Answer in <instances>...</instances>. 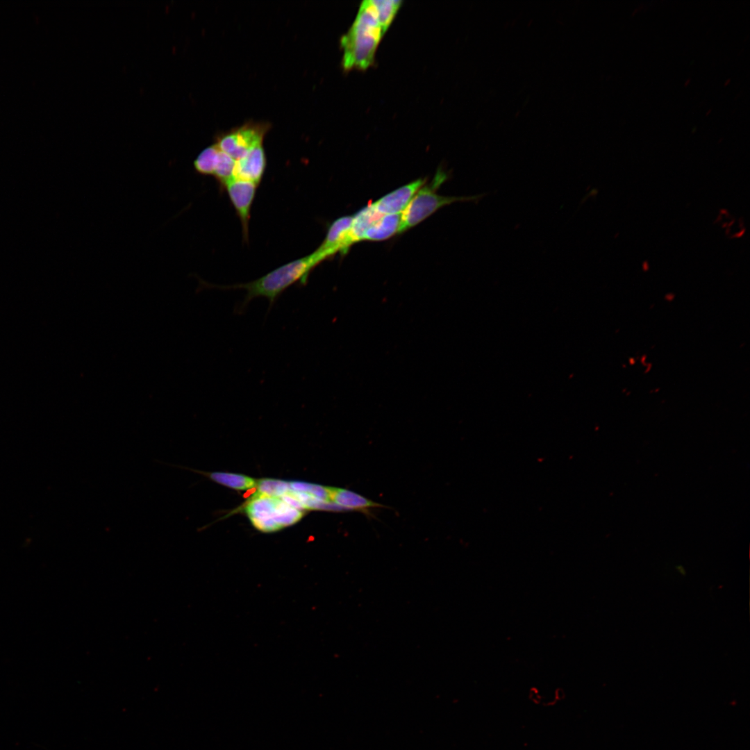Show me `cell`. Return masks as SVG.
I'll return each instance as SVG.
<instances>
[{
    "mask_svg": "<svg viewBox=\"0 0 750 750\" xmlns=\"http://www.w3.org/2000/svg\"><path fill=\"white\" fill-rule=\"evenodd\" d=\"M267 165L262 145L250 150L245 156L235 160L234 178L259 184Z\"/></svg>",
    "mask_w": 750,
    "mask_h": 750,
    "instance_id": "ba28073f",
    "label": "cell"
},
{
    "mask_svg": "<svg viewBox=\"0 0 750 750\" xmlns=\"http://www.w3.org/2000/svg\"><path fill=\"white\" fill-rule=\"evenodd\" d=\"M445 172L439 170L432 181L424 185L415 193L401 214L399 233L414 227L441 207L456 201L477 200L482 195L446 197L437 194L438 188L446 181Z\"/></svg>",
    "mask_w": 750,
    "mask_h": 750,
    "instance_id": "3957f363",
    "label": "cell"
},
{
    "mask_svg": "<svg viewBox=\"0 0 750 750\" xmlns=\"http://www.w3.org/2000/svg\"><path fill=\"white\" fill-rule=\"evenodd\" d=\"M245 512L253 525L265 533L276 531L297 522L303 515L280 497H252L246 504Z\"/></svg>",
    "mask_w": 750,
    "mask_h": 750,
    "instance_id": "277c9868",
    "label": "cell"
},
{
    "mask_svg": "<svg viewBox=\"0 0 750 750\" xmlns=\"http://www.w3.org/2000/svg\"><path fill=\"white\" fill-rule=\"evenodd\" d=\"M400 226L401 214L383 215L367 230L363 240L379 241L388 239L394 234L399 233Z\"/></svg>",
    "mask_w": 750,
    "mask_h": 750,
    "instance_id": "7c38bea8",
    "label": "cell"
},
{
    "mask_svg": "<svg viewBox=\"0 0 750 750\" xmlns=\"http://www.w3.org/2000/svg\"><path fill=\"white\" fill-rule=\"evenodd\" d=\"M384 33L372 0L363 1L352 25L340 40L344 69H365L372 65Z\"/></svg>",
    "mask_w": 750,
    "mask_h": 750,
    "instance_id": "7a4b0ae2",
    "label": "cell"
},
{
    "mask_svg": "<svg viewBox=\"0 0 750 750\" xmlns=\"http://www.w3.org/2000/svg\"><path fill=\"white\" fill-rule=\"evenodd\" d=\"M290 490L310 494L326 503L330 501L328 487L299 481L289 482Z\"/></svg>",
    "mask_w": 750,
    "mask_h": 750,
    "instance_id": "ac0fdd59",
    "label": "cell"
},
{
    "mask_svg": "<svg viewBox=\"0 0 750 750\" xmlns=\"http://www.w3.org/2000/svg\"><path fill=\"white\" fill-rule=\"evenodd\" d=\"M266 131L265 125L244 124L219 136L215 144L236 160L254 147L261 145Z\"/></svg>",
    "mask_w": 750,
    "mask_h": 750,
    "instance_id": "5b68a950",
    "label": "cell"
},
{
    "mask_svg": "<svg viewBox=\"0 0 750 750\" xmlns=\"http://www.w3.org/2000/svg\"><path fill=\"white\" fill-rule=\"evenodd\" d=\"M167 465H170L172 467L173 466L174 467H177V468L178 467V468L185 469H188V470L190 469V470L193 471L194 472L201 474H203L204 476H208L209 478L214 481L215 482H217V483H218L219 484L228 486L229 488H233V489H235V490L250 489V488H252L255 487L256 485V480H254L253 478H252L251 477H249V476H244V475H242V474H231V473H225V472H208V473H206V472H201V471H199V470H194V469H189V468H187L185 467L180 466V465H172V464H167Z\"/></svg>",
    "mask_w": 750,
    "mask_h": 750,
    "instance_id": "4fadbf2b",
    "label": "cell"
},
{
    "mask_svg": "<svg viewBox=\"0 0 750 750\" xmlns=\"http://www.w3.org/2000/svg\"><path fill=\"white\" fill-rule=\"evenodd\" d=\"M375 6L381 26L384 33L387 31L398 10L401 1L399 0H372Z\"/></svg>",
    "mask_w": 750,
    "mask_h": 750,
    "instance_id": "e0dca14e",
    "label": "cell"
},
{
    "mask_svg": "<svg viewBox=\"0 0 750 750\" xmlns=\"http://www.w3.org/2000/svg\"><path fill=\"white\" fill-rule=\"evenodd\" d=\"M219 152L215 144L204 149L194 161L195 172L203 176H213Z\"/></svg>",
    "mask_w": 750,
    "mask_h": 750,
    "instance_id": "5bb4252c",
    "label": "cell"
},
{
    "mask_svg": "<svg viewBox=\"0 0 750 750\" xmlns=\"http://www.w3.org/2000/svg\"><path fill=\"white\" fill-rule=\"evenodd\" d=\"M425 184V179H417L382 197L373 203L381 215H399L406 208L415 193Z\"/></svg>",
    "mask_w": 750,
    "mask_h": 750,
    "instance_id": "52a82bcc",
    "label": "cell"
},
{
    "mask_svg": "<svg viewBox=\"0 0 750 750\" xmlns=\"http://www.w3.org/2000/svg\"><path fill=\"white\" fill-rule=\"evenodd\" d=\"M330 501L344 510L366 511L381 505L347 489L328 487Z\"/></svg>",
    "mask_w": 750,
    "mask_h": 750,
    "instance_id": "8fae6325",
    "label": "cell"
},
{
    "mask_svg": "<svg viewBox=\"0 0 750 750\" xmlns=\"http://www.w3.org/2000/svg\"><path fill=\"white\" fill-rule=\"evenodd\" d=\"M383 215L375 208L373 203L366 206L352 217V221L348 232L345 249L347 252L353 244L363 240L365 232Z\"/></svg>",
    "mask_w": 750,
    "mask_h": 750,
    "instance_id": "30bf717a",
    "label": "cell"
},
{
    "mask_svg": "<svg viewBox=\"0 0 750 750\" xmlns=\"http://www.w3.org/2000/svg\"><path fill=\"white\" fill-rule=\"evenodd\" d=\"M258 184L244 180L233 178L224 188L240 220L244 240L249 239V223L251 208L253 201Z\"/></svg>",
    "mask_w": 750,
    "mask_h": 750,
    "instance_id": "8992f818",
    "label": "cell"
},
{
    "mask_svg": "<svg viewBox=\"0 0 750 750\" xmlns=\"http://www.w3.org/2000/svg\"><path fill=\"white\" fill-rule=\"evenodd\" d=\"M352 221V216H342L336 219L328 227L324 240L315 250L324 260L338 252L344 255L346 238Z\"/></svg>",
    "mask_w": 750,
    "mask_h": 750,
    "instance_id": "9c48e42d",
    "label": "cell"
},
{
    "mask_svg": "<svg viewBox=\"0 0 750 750\" xmlns=\"http://www.w3.org/2000/svg\"><path fill=\"white\" fill-rule=\"evenodd\" d=\"M235 160L219 149L213 176L221 189L234 178Z\"/></svg>",
    "mask_w": 750,
    "mask_h": 750,
    "instance_id": "2e32d148",
    "label": "cell"
},
{
    "mask_svg": "<svg viewBox=\"0 0 750 750\" xmlns=\"http://www.w3.org/2000/svg\"><path fill=\"white\" fill-rule=\"evenodd\" d=\"M323 262L315 251L311 254L288 262L276 268L265 275L248 283L231 285H213L222 290H244L246 295L236 306L235 311L238 314L245 310L249 303L257 297L266 298L269 308H272L280 295L293 284L300 282L306 284L310 272Z\"/></svg>",
    "mask_w": 750,
    "mask_h": 750,
    "instance_id": "6da1fadb",
    "label": "cell"
},
{
    "mask_svg": "<svg viewBox=\"0 0 750 750\" xmlns=\"http://www.w3.org/2000/svg\"><path fill=\"white\" fill-rule=\"evenodd\" d=\"M257 491L253 497H281L290 490V483L272 478H262L256 481Z\"/></svg>",
    "mask_w": 750,
    "mask_h": 750,
    "instance_id": "9a60e30c",
    "label": "cell"
}]
</instances>
